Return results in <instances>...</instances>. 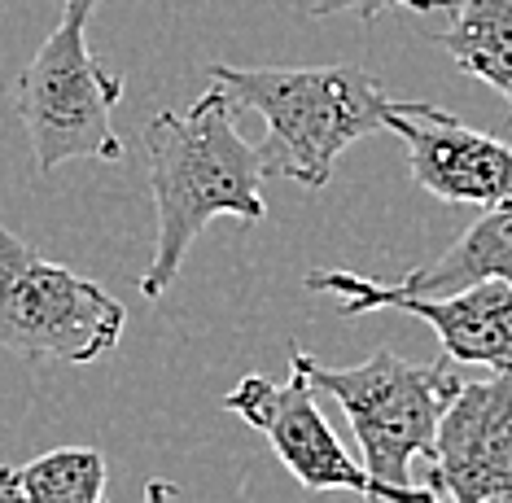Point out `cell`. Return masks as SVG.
<instances>
[{
    "instance_id": "1",
    "label": "cell",
    "mask_w": 512,
    "mask_h": 503,
    "mask_svg": "<svg viewBox=\"0 0 512 503\" xmlns=\"http://www.w3.org/2000/svg\"><path fill=\"white\" fill-rule=\"evenodd\" d=\"M149 193H154L158 241L141 276V294L162 298L180 276L184 254L219 215L259 224L263 202V154L237 132V101L224 88L202 92L189 110L158 114L145 127Z\"/></svg>"
},
{
    "instance_id": "4",
    "label": "cell",
    "mask_w": 512,
    "mask_h": 503,
    "mask_svg": "<svg viewBox=\"0 0 512 503\" xmlns=\"http://www.w3.org/2000/svg\"><path fill=\"white\" fill-rule=\"evenodd\" d=\"M101 0H66L49 40L36 49L14 84V110L31 136L36 171L62 162H119L123 140L114 132V105L123 79L88 53V22Z\"/></svg>"
},
{
    "instance_id": "10",
    "label": "cell",
    "mask_w": 512,
    "mask_h": 503,
    "mask_svg": "<svg viewBox=\"0 0 512 503\" xmlns=\"http://www.w3.org/2000/svg\"><path fill=\"white\" fill-rule=\"evenodd\" d=\"M473 280H508L512 285V202L486 206L473 228H464L434 263L412 267L399 285L403 294H451Z\"/></svg>"
},
{
    "instance_id": "5",
    "label": "cell",
    "mask_w": 512,
    "mask_h": 503,
    "mask_svg": "<svg viewBox=\"0 0 512 503\" xmlns=\"http://www.w3.org/2000/svg\"><path fill=\"white\" fill-rule=\"evenodd\" d=\"M127 307L97 280L49 263L0 224V350L49 364H92L123 337Z\"/></svg>"
},
{
    "instance_id": "11",
    "label": "cell",
    "mask_w": 512,
    "mask_h": 503,
    "mask_svg": "<svg viewBox=\"0 0 512 503\" xmlns=\"http://www.w3.org/2000/svg\"><path fill=\"white\" fill-rule=\"evenodd\" d=\"M451 14V27L434 31V44L512 105V0H456Z\"/></svg>"
},
{
    "instance_id": "2",
    "label": "cell",
    "mask_w": 512,
    "mask_h": 503,
    "mask_svg": "<svg viewBox=\"0 0 512 503\" xmlns=\"http://www.w3.org/2000/svg\"><path fill=\"white\" fill-rule=\"evenodd\" d=\"M289 368L316 394H329L351 420L364 451V503H442L434 486L412 482V460L434 451L438 420L464 385L456 359L407 364L390 346L372 350L355 368H329L302 346L289 350Z\"/></svg>"
},
{
    "instance_id": "9",
    "label": "cell",
    "mask_w": 512,
    "mask_h": 503,
    "mask_svg": "<svg viewBox=\"0 0 512 503\" xmlns=\"http://www.w3.org/2000/svg\"><path fill=\"white\" fill-rule=\"evenodd\" d=\"M390 132L403 136L412 180L429 197L456 206H504L512 202V145L477 132L456 114L429 101H394Z\"/></svg>"
},
{
    "instance_id": "8",
    "label": "cell",
    "mask_w": 512,
    "mask_h": 503,
    "mask_svg": "<svg viewBox=\"0 0 512 503\" xmlns=\"http://www.w3.org/2000/svg\"><path fill=\"white\" fill-rule=\"evenodd\" d=\"M224 412L237 420H246L250 429L272 442L276 460L298 477L302 490H351V495L368 499V473L364 464L351 460V451L342 447V438L329 429L316 390L307 385V377H289V381H272V377H241L237 390L224 394Z\"/></svg>"
},
{
    "instance_id": "13",
    "label": "cell",
    "mask_w": 512,
    "mask_h": 503,
    "mask_svg": "<svg viewBox=\"0 0 512 503\" xmlns=\"http://www.w3.org/2000/svg\"><path fill=\"white\" fill-rule=\"evenodd\" d=\"M456 0H311V18H333V14H359L377 18L381 9H416V14H451Z\"/></svg>"
},
{
    "instance_id": "7",
    "label": "cell",
    "mask_w": 512,
    "mask_h": 503,
    "mask_svg": "<svg viewBox=\"0 0 512 503\" xmlns=\"http://www.w3.org/2000/svg\"><path fill=\"white\" fill-rule=\"evenodd\" d=\"M429 464L442 503H512V372L460 385L438 420Z\"/></svg>"
},
{
    "instance_id": "14",
    "label": "cell",
    "mask_w": 512,
    "mask_h": 503,
    "mask_svg": "<svg viewBox=\"0 0 512 503\" xmlns=\"http://www.w3.org/2000/svg\"><path fill=\"white\" fill-rule=\"evenodd\" d=\"M176 499H180V490L171 482H162V477H154V482L145 486V503H176Z\"/></svg>"
},
{
    "instance_id": "6",
    "label": "cell",
    "mask_w": 512,
    "mask_h": 503,
    "mask_svg": "<svg viewBox=\"0 0 512 503\" xmlns=\"http://www.w3.org/2000/svg\"><path fill=\"white\" fill-rule=\"evenodd\" d=\"M307 289L333 294L342 315L403 311L438 333V346L456 364L486 372H512V285L508 280H473L451 294H403L355 272H307Z\"/></svg>"
},
{
    "instance_id": "3",
    "label": "cell",
    "mask_w": 512,
    "mask_h": 503,
    "mask_svg": "<svg viewBox=\"0 0 512 503\" xmlns=\"http://www.w3.org/2000/svg\"><path fill=\"white\" fill-rule=\"evenodd\" d=\"M211 84L237 101V110H254L267 123L259 145L263 171L298 180L302 189H324L333 167L355 140L390 123L394 97L364 66H316V70H246V66H206Z\"/></svg>"
},
{
    "instance_id": "12",
    "label": "cell",
    "mask_w": 512,
    "mask_h": 503,
    "mask_svg": "<svg viewBox=\"0 0 512 503\" xmlns=\"http://www.w3.org/2000/svg\"><path fill=\"white\" fill-rule=\"evenodd\" d=\"M0 503H110L106 455L97 447H57L27 464H0Z\"/></svg>"
}]
</instances>
